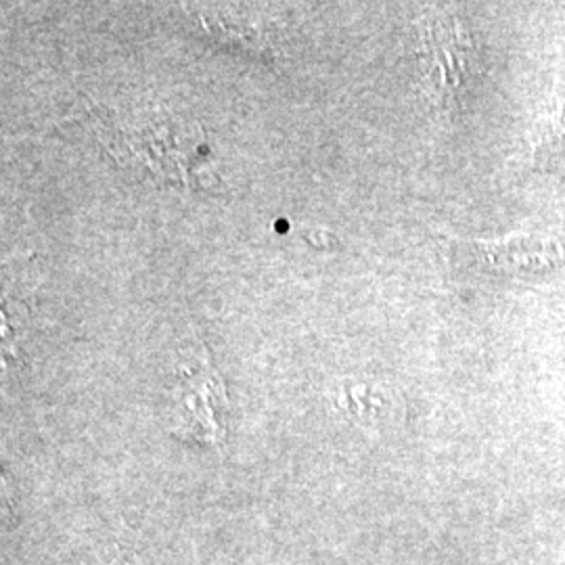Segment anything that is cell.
<instances>
[{
    "label": "cell",
    "instance_id": "277c9868",
    "mask_svg": "<svg viewBox=\"0 0 565 565\" xmlns=\"http://www.w3.org/2000/svg\"><path fill=\"white\" fill-rule=\"evenodd\" d=\"M310 243H315L317 247H329V243L333 239V235L329 231H310L303 235Z\"/></svg>",
    "mask_w": 565,
    "mask_h": 565
},
{
    "label": "cell",
    "instance_id": "3957f363",
    "mask_svg": "<svg viewBox=\"0 0 565 565\" xmlns=\"http://www.w3.org/2000/svg\"><path fill=\"white\" fill-rule=\"evenodd\" d=\"M525 156L534 170H553L565 156V84L559 86L532 124Z\"/></svg>",
    "mask_w": 565,
    "mask_h": 565
},
{
    "label": "cell",
    "instance_id": "6da1fadb",
    "mask_svg": "<svg viewBox=\"0 0 565 565\" xmlns=\"http://www.w3.org/2000/svg\"><path fill=\"white\" fill-rule=\"evenodd\" d=\"M417 57L429 103L445 116L463 111L484 78V51L469 25L450 11L419 21Z\"/></svg>",
    "mask_w": 565,
    "mask_h": 565
},
{
    "label": "cell",
    "instance_id": "7a4b0ae2",
    "mask_svg": "<svg viewBox=\"0 0 565 565\" xmlns=\"http://www.w3.org/2000/svg\"><path fill=\"white\" fill-rule=\"evenodd\" d=\"M459 263L492 275H545L565 264V245L541 233H511L499 239L452 242Z\"/></svg>",
    "mask_w": 565,
    "mask_h": 565
}]
</instances>
